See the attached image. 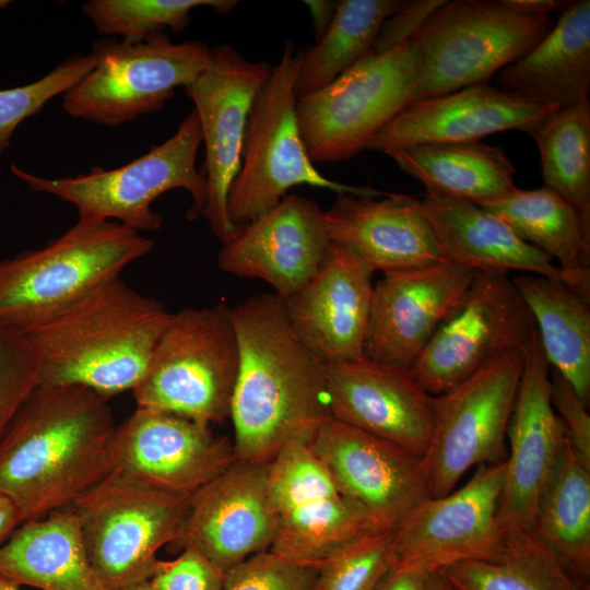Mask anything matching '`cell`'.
<instances>
[{
  "mask_svg": "<svg viewBox=\"0 0 590 590\" xmlns=\"http://www.w3.org/2000/svg\"><path fill=\"white\" fill-rule=\"evenodd\" d=\"M239 363L229 418L237 461L270 462L292 442L310 444L331 417L326 364L297 337L283 300L253 296L232 309Z\"/></svg>",
  "mask_w": 590,
  "mask_h": 590,
  "instance_id": "obj_1",
  "label": "cell"
},
{
  "mask_svg": "<svg viewBox=\"0 0 590 590\" xmlns=\"http://www.w3.org/2000/svg\"><path fill=\"white\" fill-rule=\"evenodd\" d=\"M109 399L75 385L39 384L0 439V494L22 523L69 508L110 473Z\"/></svg>",
  "mask_w": 590,
  "mask_h": 590,
  "instance_id": "obj_2",
  "label": "cell"
},
{
  "mask_svg": "<svg viewBox=\"0 0 590 590\" xmlns=\"http://www.w3.org/2000/svg\"><path fill=\"white\" fill-rule=\"evenodd\" d=\"M172 315L117 276L24 332L40 384L82 386L110 399L140 382Z\"/></svg>",
  "mask_w": 590,
  "mask_h": 590,
  "instance_id": "obj_3",
  "label": "cell"
},
{
  "mask_svg": "<svg viewBox=\"0 0 590 590\" xmlns=\"http://www.w3.org/2000/svg\"><path fill=\"white\" fill-rule=\"evenodd\" d=\"M154 240L117 221L79 220L46 246L0 261V324L24 331L146 256Z\"/></svg>",
  "mask_w": 590,
  "mask_h": 590,
  "instance_id": "obj_4",
  "label": "cell"
},
{
  "mask_svg": "<svg viewBox=\"0 0 590 590\" xmlns=\"http://www.w3.org/2000/svg\"><path fill=\"white\" fill-rule=\"evenodd\" d=\"M201 143L200 122L192 109L170 138L121 167H93L87 174L64 178H44L13 164L11 172L32 191L75 205L79 220H118L138 233L155 232L162 227L163 217L151 204L166 191L186 190L192 198L187 219L191 221L202 215L206 182L196 167Z\"/></svg>",
  "mask_w": 590,
  "mask_h": 590,
  "instance_id": "obj_5",
  "label": "cell"
},
{
  "mask_svg": "<svg viewBox=\"0 0 590 590\" xmlns=\"http://www.w3.org/2000/svg\"><path fill=\"white\" fill-rule=\"evenodd\" d=\"M299 51L286 40L278 64L257 94L249 113L241 164L227 197V216L246 224L274 208L286 192L308 185L338 193L384 197L371 186H351L323 176L314 165L300 137L295 84Z\"/></svg>",
  "mask_w": 590,
  "mask_h": 590,
  "instance_id": "obj_6",
  "label": "cell"
},
{
  "mask_svg": "<svg viewBox=\"0 0 590 590\" xmlns=\"http://www.w3.org/2000/svg\"><path fill=\"white\" fill-rule=\"evenodd\" d=\"M238 363L227 305L173 312L144 376L132 390L137 406L206 425L222 423L231 415Z\"/></svg>",
  "mask_w": 590,
  "mask_h": 590,
  "instance_id": "obj_7",
  "label": "cell"
},
{
  "mask_svg": "<svg viewBox=\"0 0 590 590\" xmlns=\"http://www.w3.org/2000/svg\"><path fill=\"white\" fill-rule=\"evenodd\" d=\"M550 15H526L502 0L446 1L413 42L420 68L413 102L487 83L552 28Z\"/></svg>",
  "mask_w": 590,
  "mask_h": 590,
  "instance_id": "obj_8",
  "label": "cell"
},
{
  "mask_svg": "<svg viewBox=\"0 0 590 590\" xmlns=\"http://www.w3.org/2000/svg\"><path fill=\"white\" fill-rule=\"evenodd\" d=\"M190 497L109 473L71 506L90 562L107 590L148 581L158 550L179 542Z\"/></svg>",
  "mask_w": 590,
  "mask_h": 590,
  "instance_id": "obj_9",
  "label": "cell"
},
{
  "mask_svg": "<svg viewBox=\"0 0 590 590\" xmlns=\"http://www.w3.org/2000/svg\"><path fill=\"white\" fill-rule=\"evenodd\" d=\"M420 58L413 40L371 52L331 84L297 99L300 137L314 163L346 161L412 103Z\"/></svg>",
  "mask_w": 590,
  "mask_h": 590,
  "instance_id": "obj_10",
  "label": "cell"
},
{
  "mask_svg": "<svg viewBox=\"0 0 590 590\" xmlns=\"http://www.w3.org/2000/svg\"><path fill=\"white\" fill-rule=\"evenodd\" d=\"M91 52L95 68L63 94L62 108L73 118L116 127L163 108L177 87L203 71L211 48L158 34L131 45L105 37L93 42Z\"/></svg>",
  "mask_w": 590,
  "mask_h": 590,
  "instance_id": "obj_11",
  "label": "cell"
},
{
  "mask_svg": "<svg viewBox=\"0 0 590 590\" xmlns=\"http://www.w3.org/2000/svg\"><path fill=\"white\" fill-rule=\"evenodd\" d=\"M522 366V350H511L433 397V432L422 457L429 497L448 495L472 467L506 461Z\"/></svg>",
  "mask_w": 590,
  "mask_h": 590,
  "instance_id": "obj_12",
  "label": "cell"
},
{
  "mask_svg": "<svg viewBox=\"0 0 590 590\" xmlns=\"http://www.w3.org/2000/svg\"><path fill=\"white\" fill-rule=\"evenodd\" d=\"M534 328L533 316L508 273L476 272L410 373L424 391L438 396L496 357L521 349Z\"/></svg>",
  "mask_w": 590,
  "mask_h": 590,
  "instance_id": "obj_13",
  "label": "cell"
},
{
  "mask_svg": "<svg viewBox=\"0 0 590 590\" xmlns=\"http://www.w3.org/2000/svg\"><path fill=\"white\" fill-rule=\"evenodd\" d=\"M505 462L479 467L467 484L424 498L394 529L392 568L426 575L464 560H491L506 546L498 518Z\"/></svg>",
  "mask_w": 590,
  "mask_h": 590,
  "instance_id": "obj_14",
  "label": "cell"
},
{
  "mask_svg": "<svg viewBox=\"0 0 590 590\" xmlns=\"http://www.w3.org/2000/svg\"><path fill=\"white\" fill-rule=\"evenodd\" d=\"M276 515L270 551L299 565L318 568L339 550L377 530L347 502L310 444L284 447L269 462Z\"/></svg>",
  "mask_w": 590,
  "mask_h": 590,
  "instance_id": "obj_15",
  "label": "cell"
},
{
  "mask_svg": "<svg viewBox=\"0 0 590 590\" xmlns=\"http://www.w3.org/2000/svg\"><path fill=\"white\" fill-rule=\"evenodd\" d=\"M272 68L224 44L211 48L206 67L185 87L194 105L205 148L201 173L206 200L202 216L222 244L239 228L227 216L228 191L240 168L249 113Z\"/></svg>",
  "mask_w": 590,
  "mask_h": 590,
  "instance_id": "obj_16",
  "label": "cell"
},
{
  "mask_svg": "<svg viewBox=\"0 0 590 590\" xmlns=\"http://www.w3.org/2000/svg\"><path fill=\"white\" fill-rule=\"evenodd\" d=\"M210 426L137 406L113 432L110 473L191 497L237 461L233 445Z\"/></svg>",
  "mask_w": 590,
  "mask_h": 590,
  "instance_id": "obj_17",
  "label": "cell"
},
{
  "mask_svg": "<svg viewBox=\"0 0 590 590\" xmlns=\"http://www.w3.org/2000/svg\"><path fill=\"white\" fill-rule=\"evenodd\" d=\"M310 447L342 496L377 530H394L428 496L422 457L332 416Z\"/></svg>",
  "mask_w": 590,
  "mask_h": 590,
  "instance_id": "obj_18",
  "label": "cell"
},
{
  "mask_svg": "<svg viewBox=\"0 0 590 590\" xmlns=\"http://www.w3.org/2000/svg\"><path fill=\"white\" fill-rule=\"evenodd\" d=\"M523 366L510 415L498 518L504 529L531 531L538 499L566 444L550 393V364L536 327L521 347Z\"/></svg>",
  "mask_w": 590,
  "mask_h": 590,
  "instance_id": "obj_19",
  "label": "cell"
},
{
  "mask_svg": "<svg viewBox=\"0 0 590 590\" xmlns=\"http://www.w3.org/2000/svg\"><path fill=\"white\" fill-rule=\"evenodd\" d=\"M475 274L448 260L384 274L373 285L364 355L410 369Z\"/></svg>",
  "mask_w": 590,
  "mask_h": 590,
  "instance_id": "obj_20",
  "label": "cell"
},
{
  "mask_svg": "<svg viewBox=\"0 0 590 590\" xmlns=\"http://www.w3.org/2000/svg\"><path fill=\"white\" fill-rule=\"evenodd\" d=\"M333 418L423 457L433 432V397L410 369L365 355L326 365Z\"/></svg>",
  "mask_w": 590,
  "mask_h": 590,
  "instance_id": "obj_21",
  "label": "cell"
},
{
  "mask_svg": "<svg viewBox=\"0 0 590 590\" xmlns=\"http://www.w3.org/2000/svg\"><path fill=\"white\" fill-rule=\"evenodd\" d=\"M330 243L320 206L293 193L239 225L223 244L217 263L229 274L263 280L286 299L315 275Z\"/></svg>",
  "mask_w": 590,
  "mask_h": 590,
  "instance_id": "obj_22",
  "label": "cell"
},
{
  "mask_svg": "<svg viewBox=\"0 0 590 590\" xmlns=\"http://www.w3.org/2000/svg\"><path fill=\"white\" fill-rule=\"evenodd\" d=\"M275 532L269 462L236 461L190 497L178 543H193L226 574L270 550Z\"/></svg>",
  "mask_w": 590,
  "mask_h": 590,
  "instance_id": "obj_23",
  "label": "cell"
},
{
  "mask_svg": "<svg viewBox=\"0 0 590 590\" xmlns=\"http://www.w3.org/2000/svg\"><path fill=\"white\" fill-rule=\"evenodd\" d=\"M373 274L352 251L330 243L315 275L282 299L293 330L326 365L364 355Z\"/></svg>",
  "mask_w": 590,
  "mask_h": 590,
  "instance_id": "obj_24",
  "label": "cell"
},
{
  "mask_svg": "<svg viewBox=\"0 0 590 590\" xmlns=\"http://www.w3.org/2000/svg\"><path fill=\"white\" fill-rule=\"evenodd\" d=\"M557 108L538 105L488 83L409 104L365 150L385 153L422 144L474 142L506 130L528 132Z\"/></svg>",
  "mask_w": 590,
  "mask_h": 590,
  "instance_id": "obj_25",
  "label": "cell"
},
{
  "mask_svg": "<svg viewBox=\"0 0 590 590\" xmlns=\"http://www.w3.org/2000/svg\"><path fill=\"white\" fill-rule=\"evenodd\" d=\"M378 198L338 193L323 211L330 241L384 274L446 260L422 213L421 199L389 192Z\"/></svg>",
  "mask_w": 590,
  "mask_h": 590,
  "instance_id": "obj_26",
  "label": "cell"
},
{
  "mask_svg": "<svg viewBox=\"0 0 590 590\" xmlns=\"http://www.w3.org/2000/svg\"><path fill=\"white\" fill-rule=\"evenodd\" d=\"M421 210L450 262L476 272L520 271L563 280L548 256L479 204L426 193Z\"/></svg>",
  "mask_w": 590,
  "mask_h": 590,
  "instance_id": "obj_27",
  "label": "cell"
},
{
  "mask_svg": "<svg viewBox=\"0 0 590 590\" xmlns=\"http://www.w3.org/2000/svg\"><path fill=\"white\" fill-rule=\"evenodd\" d=\"M560 10L550 32L497 73V87L557 109L589 99L590 1L566 2Z\"/></svg>",
  "mask_w": 590,
  "mask_h": 590,
  "instance_id": "obj_28",
  "label": "cell"
},
{
  "mask_svg": "<svg viewBox=\"0 0 590 590\" xmlns=\"http://www.w3.org/2000/svg\"><path fill=\"white\" fill-rule=\"evenodd\" d=\"M0 577L39 590H107L71 507L21 523L0 547Z\"/></svg>",
  "mask_w": 590,
  "mask_h": 590,
  "instance_id": "obj_29",
  "label": "cell"
},
{
  "mask_svg": "<svg viewBox=\"0 0 590 590\" xmlns=\"http://www.w3.org/2000/svg\"><path fill=\"white\" fill-rule=\"evenodd\" d=\"M504 220L528 244L559 262L563 282L590 297V215L542 186L515 188L480 204Z\"/></svg>",
  "mask_w": 590,
  "mask_h": 590,
  "instance_id": "obj_30",
  "label": "cell"
},
{
  "mask_svg": "<svg viewBox=\"0 0 590 590\" xmlns=\"http://www.w3.org/2000/svg\"><path fill=\"white\" fill-rule=\"evenodd\" d=\"M384 154L429 194L480 205L516 188V169L503 149L480 141L422 144Z\"/></svg>",
  "mask_w": 590,
  "mask_h": 590,
  "instance_id": "obj_31",
  "label": "cell"
},
{
  "mask_svg": "<svg viewBox=\"0 0 590 590\" xmlns=\"http://www.w3.org/2000/svg\"><path fill=\"white\" fill-rule=\"evenodd\" d=\"M512 280L533 316L550 366L589 406L590 297L555 278L521 273Z\"/></svg>",
  "mask_w": 590,
  "mask_h": 590,
  "instance_id": "obj_32",
  "label": "cell"
},
{
  "mask_svg": "<svg viewBox=\"0 0 590 590\" xmlns=\"http://www.w3.org/2000/svg\"><path fill=\"white\" fill-rule=\"evenodd\" d=\"M532 533L577 579L590 574V471L568 441L536 503Z\"/></svg>",
  "mask_w": 590,
  "mask_h": 590,
  "instance_id": "obj_33",
  "label": "cell"
},
{
  "mask_svg": "<svg viewBox=\"0 0 590 590\" xmlns=\"http://www.w3.org/2000/svg\"><path fill=\"white\" fill-rule=\"evenodd\" d=\"M403 0H342L334 17L314 45L299 51L296 97L321 91L342 73L369 56L385 22Z\"/></svg>",
  "mask_w": 590,
  "mask_h": 590,
  "instance_id": "obj_34",
  "label": "cell"
},
{
  "mask_svg": "<svg viewBox=\"0 0 590 590\" xmlns=\"http://www.w3.org/2000/svg\"><path fill=\"white\" fill-rule=\"evenodd\" d=\"M505 530L507 542L499 557L439 570L453 590H586L532 531Z\"/></svg>",
  "mask_w": 590,
  "mask_h": 590,
  "instance_id": "obj_35",
  "label": "cell"
},
{
  "mask_svg": "<svg viewBox=\"0 0 590 590\" xmlns=\"http://www.w3.org/2000/svg\"><path fill=\"white\" fill-rule=\"evenodd\" d=\"M539 149L544 186L590 215V102L555 109L528 132Z\"/></svg>",
  "mask_w": 590,
  "mask_h": 590,
  "instance_id": "obj_36",
  "label": "cell"
},
{
  "mask_svg": "<svg viewBox=\"0 0 590 590\" xmlns=\"http://www.w3.org/2000/svg\"><path fill=\"white\" fill-rule=\"evenodd\" d=\"M238 1L232 0H90L83 3L84 15L104 36L118 35L125 44L173 32H184L190 24L191 11L211 7L228 13Z\"/></svg>",
  "mask_w": 590,
  "mask_h": 590,
  "instance_id": "obj_37",
  "label": "cell"
},
{
  "mask_svg": "<svg viewBox=\"0 0 590 590\" xmlns=\"http://www.w3.org/2000/svg\"><path fill=\"white\" fill-rule=\"evenodd\" d=\"M394 530L368 532L318 567L312 590H374L392 566Z\"/></svg>",
  "mask_w": 590,
  "mask_h": 590,
  "instance_id": "obj_38",
  "label": "cell"
},
{
  "mask_svg": "<svg viewBox=\"0 0 590 590\" xmlns=\"http://www.w3.org/2000/svg\"><path fill=\"white\" fill-rule=\"evenodd\" d=\"M96 58L73 55L39 80L23 86L0 90V155L8 149L16 128L55 96L64 94L96 66Z\"/></svg>",
  "mask_w": 590,
  "mask_h": 590,
  "instance_id": "obj_39",
  "label": "cell"
},
{
  "mask_svg": "<svg viewBox=\"0 0 590 590\" xmlns=\"http://www.w3.org/2000/svg\"><path fill=\"white\" fill-rule=\"evenodd\" d=\"M39 384L32 341L24 331L0 324V439Z\"/></svg>",
  "mask_w": 590,
  "mask_h": 590,
  "instance_id": "obj_40",
  "label": "cell"
},
{
  "mask_svg": "<svg viewBox=\"0 0 590 590\" xmlns=\"http://www.w3.org/2000/svg\"><path fill=\"white\" fill-rule=\"evenodd\" d=\"M317 574L268 550L229 569L222 590H312Z\"/></svg>",
  "mask_w": 590,
  "mask_h": 590,
  "instance_id": "obj_41",
  "label": "cell"
},
{
  "mask_svg": "<svg viewBox=\"0 0 590 590\" xmlns=\"http://www.w3.org/2000/svg\"><path fill=\"white\" fill-rule=\"evenodd\" d=\"M181 546L175 559H158L150 583L156 590H222L225 573L193 543Z\"/></svg>",
  "mask_w": 590,
  "mask_h": 590,
  "instance_id": "obj_42",
  "label": "cell"
},
{
  "mask_svg": "<svg viewBox=\"0 0 590 590\" xmlns=\"http://www.w3.org/2000/svg\"><path fill=\"white\" fill-rule=\"evenodd\" d=\"M550 393L554 410L563 424L567 441L579 463L590 471L589 406L580 399L571 384L550 366Z\"/></svg>",
  "mask_w": 590,
  "mask_h": 590,
  "instance_id": "obj_43",
  "label": "cell"
},
{
  "mask_svg": "<svg viewBox=\"0 0 590 590\" xmlns=\"http://www.w3.org/2000/svg\"><path fill=\"white\" fill-rule=\"evenodd\" d=\"M445 2V0L406 1L382 25L373 52H385L413 40L424 23Z\"/></svg>",
  "mask_w": 590,
  "mask_h": 590,
  "instance_id": "obj_44",
  "label": "cell"
},
{
  "mask_svg": "<svg viewBox=\"0 0 590 590\" xmlns=\"http://www.w3.org/2000/svg\"><path fill=\"white\" fill-rule=\"evenodd\" d=\"M429 575L390 567L374 590H426Z\"/></svg>",
  "mask_w": 590,
  "mask_h": 590,
  "instance_id": "obj_45",
  "label": "cell"
},
{
  "mask_svg": "<svg viewBox=\"0 0 590 590\" xmlns=\"http://www.w3.org/2000/svg\"><path fill=\"white\" fill-rule=\"evenodd\" d=\"M304 4L308 8L311 25L314 31L315 42L319 40L329 28L339 1L331 0H307Z\"/></svg>",
  "mask_w": 590,
  "mask_h": 590,
  "instance_id": "obj_46",
  "label": "cell"
},
{
  "mask_svg": "<svg viewBox=\"0 0 590 590\" xmlns=\"http://www.w3.org/2000/svg\"><path fill=\"white\" fill-rule=\"evenodd\" d=\"M510 10L526 15H550L566 2L558 0H502Z\"/></svg>",
  "mask_w": 590,
  "mask_h": 590,
  "instance_id": "obj_47",
  "label": "cell"
},
{
  "mask_svg": "<svg viewBox=\"0 0 590 590\" xmlns=\"http://www.w3.org/2000/svg\"><path fill=\"white\" fill-rule=\"evenodd\" d=\"M21 523V516L14 504L0 494V547Z\"/></svg>",
  "mask_w": 590,
  "mask_h": 590,
  "instance_id": "obj_48",
  "label": "cell"
},
{
  "mask_svg": "<svg viewBox=\"0 0 590 590\" xmlns=\"http://www.w3.org/2000/svg\"><path fill=\"white\" fill-rule=\"evenodd\" d=\"M426 590H453L440 571L429 574Z\"/></svg>",
  "mask_w": 590,
  "mask_h": 590,
  "instance_id": "obj_49",
  "label": "cell"
},
{
  "mask_svg": "<svg viewBox=\"0 0 590 590\" xmlns=\"http://www.w3.org/2000/svg\"><path fill=\"white\" fill-rule=\"evenodd\" d=\"M119 590H156V589L148 580V581H143V582H139V583H134V585L125 587V588L119 589Z\"/></svg>",
  "mask_w": 590,
  "mask_h": 590,
  "instance_id": "obj_50",
  "label": "cell"
},
{
  "mask_svg": "<svg viewBox=\"0 0 590 590\" xmlns=\"http://www.w3.org/2000/svg\"><path fill=\"white\" fill-rule=\"evenodd\" d=\"M0 590H22L20 586L0 577Z\"/></svg>",
  "mask_w": 590,
  "mask_h": 590,
  "instance_id": "obj_51",
  "label": "cell"
},
{
  "mask_svg": "<svg viewBox=\"0 0 590 590\" xmlns=\"http://www.w3.org/2000/svg\"><path fill=\"white\" fill-rule=\"evenodd\" d=\"M9 4H10V1H8V0H0V9L7 7V5H9Z\"/></svg>",
  "mask_w": 590,
  "mask_h": 590,
  "instance_id": "obj_52",
  "label": "cell"
}]
</instances>
